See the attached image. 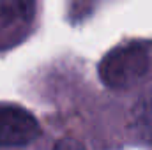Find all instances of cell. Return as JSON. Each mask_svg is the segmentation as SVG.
Masks as SVG:
<instances>
[{"label": "cell", "mask_w": 152, "mask_h": 150, "mask_svg": "<svg viewBox=\"0 0 152 150\" xmlns=\"http://www.w3.org/2000/svg\"><path fill=\"white\" fill-rule=\"evenodd\" d=\"M133 129L138 138L152 145V94L143 97L133 111Z\"/></svg>", "instance_id": "obj_4"}, {"label": "cell", "mask_w": 152, "mask_h": 150, "mask_svg": "<svg viewBox=\"0 0 152 150\" xmlns=\"http://www.w3.org/2000/svg\"><path fill=\"white\" fill-rule=\"evenodd\" d=\"M46 140L36 113L20 103L0 101V150H41Z\"/></svg>", "instance_id": "obj_3"}, {"label": "cell", "mask_w": 152, "mask_h": 150, "mask_svg": "<svg viewBox=\"0 0 152 150\" xmlns=\"http://www.w3.org/2000/svg\"><path fill=\"white\" fill-rule=\"evenodd\" d=\"M50 131L51 134L48 136L41 150H90L85 140L80 138L73 131H66V129H58V131L50 129Z\"/></svg>", "instance_id": "obj_5"}, {"label": "cell", "mask_w": 152, "mask_h": 150, "mask_svg": "<svg viewBox=\"0 0 152 150\" xmlns=\"http://www.w3.org/2000/svg\"><path fill=\"white\" fill-rule=\"evenodd\" d=\"M42 25V0H0V57L28 42Z\"/></svg>", "instance_id": "obj_2"}, {"label": "cell", "mask_w": 152, "mask_h": 150, "mask_svg": "<svg viewBox=\"0 0 152 150\" xmlns=\"http://www.w3.org/2000/svg\"><path fill=\"white\" fill-rule=\"evenodd\" d=\"M97 78L112 92H129L152 78V41L126 39L97 64Z\"/></svg>", "instance_id": "obj_1"}]
</instances>
